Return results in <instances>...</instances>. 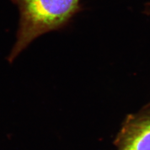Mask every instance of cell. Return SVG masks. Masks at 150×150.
Wrapping results in <instances>:
<instances>
[{
    "instance_id": "1",
    "label": "cell",
    "mask_w": 150,
    "mask_h": 150,
    "mask_svg": "<svg viewBox=\"0 0 150 150\" xmlns=\"http://www.w3.org/2000/svg\"><path fill=\"white\" fill-rule=\"evenodd\" d=\"M10 1L18 8L20 21L16 41L8 57L9 63H12L37 37L67 25L82 9L81 0Z\"/></svg>"
},
{
    "instance_id": "2",
    "label": "cell",
    "mask_w": 150,
    "mask_h": 150,
    "mask_svg": "<svg viewBox=\"0 0 150 150\" xmlns=\"http://www.w3.org/2000/svg\"><path fill=\"white\" fill-rule=\"evenodd\" d=\"M115 144L117 150H150V106L128 117Z\"/></svg>"
},
{
    "instance_id": "3",
    "label": "cell",
    "mask_w": 150,
    "mask_h": 150,
    "mask_svg": "<svg viewBox=\"0 0 150 150\" xmlns=\"http://www.w3.org/2000/svg\"><path fill=\"white\" fill-rule=\"evenodd\" d=\"M148 9H149V11H150V5H149V8Z\"/></svg>"
}]
</instances>
